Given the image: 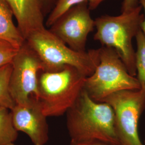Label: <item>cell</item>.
Here are the masks:
<instances>
[{"label": "cell", "mask_w": 145, "mask_h": 145, "mask_svg": "<svg viewBox=\"0 0 145 145\" xmlns=\"http://www.w3.org/2000/svg\"><path fill=\"white\" fill-rule=\"evenodd\" d=\"M101 102L109 104L114 110L120 145H144L138 132L139 121L145 109V93L141 89L120 91Z\"/></svg>", "instance_id": "obj_6"}, {"label": "cell", "mask_w": 145, "mask_h": 145, "mask_svg": "<svg viewBox=\"0 0 145 145\" xmlns=\"http://www.w3.org/2000/svg\"><path fill=\"white\" fill-rule=\"evenodd\" d=\"M15 145V144H14V143H12V144H9V145Z\"/></svg>", "instance_id": "obj_21"}, {"label": "cell", "mask_w": 145, "mask_h": 145, "mask_svg": "<svg viewBox=\"0 0 145 145\" xmlns=\"http://www.w3.org/2000/svg\"><path fill=\"white\" fill-rule=\"evenodd\" d=\"M70 145H116L101 141H90L85 142H76L71 141Z\"/></svg>", "instance_id": "obj_18"}, {"label": "cell", "mask_w": 145, "mask_h": 145, "mask_svg": "<svg viewBox=\"0 0 145 145\" xmlns=\"http://www.w3.org/2000/svg\"><path fill=\"white\" fill-rule=\"evenodd\" d=\"M105 1L106 0H57L48 16L45 25L50 27L66 11L74 5L83 2H87L89 9L93 10Z\"/></svg>", "instance_id": "obj_12"}, {"label": "cell", "mask_w": 145, "mask_h": 145, "mask_svg": "<svg viewBox=\"0 0 145 145\" xmlns=\"http://www.w3.org/2000/svg\"><path fill=\"white\" fill-rule=\"evenodd\" d=\"M11 71V63L0 68V106L10 110L12 109L16 104L9 90Z\"/></svg>", "instance_id": "obj_15"}, {"label": "cell", "mask_w": 145, "mask_h": 145, "mask_svg": "<svg viewBox=\"0 0 145 145\" xmlns=\"http://www.w3.org/2000/svg\"><path fill=\"white\" fill-rule=\"evenodd\" d=\"M11 65L9 90L15 104L26 103L32 97L38 99V76L44 67L26 41L18 49Z\"/></svg>", "instance_id": "obj_7"}, {"label": "cell", "mask_w": 145, "mask_h": 145, "mask_svg": "<svg viewBox=\"0 0 145 145\" xmlns=\"http://www.w3.org/2000/svg\"><path fill=\"white\" fill-rule=\"evenodd\" d=\"M135 67L141 89L145 93V35L140 30L135 37Z\"/></svg>", "instance_id": "obj_14"}, {"label": "cell", "mask_w": 145, "mask_h": 145, "mask_svg": "<svg viewBox=\"0 0 145 145\" xmlns=\"http://www.w3.org/2000/svg\"><path fill=\"white\" fill-rule=\"evenodd\" d=\"M99 63L93 74L86 78L84 89L97 102L113 93L141 89L137 78L128 72L117 53L112 48H99Z\"/></svg>", "instance_id": "obj_5"}, {"label": "cell", "mask_w": 145, "mask_h": 145, "mask_svg": "<svg viewBox=\"0 0 145 145\" xmlns=\"http://www.w3.org/2000/svg\"><path fill=\"white\" fill-rule=\"evenodd\" d=\"M139 5L132 10L117 16L105 15L95 20V40L102 46L112 48L117 53L130 74L136 76L135 51L132 40L141 30L144 18Z\"/></svg>", "instance_id": "obj_2"}, {"label": "cell", "mask_w": 145, "mask_h": 145, "mask_svg": "<svg viewBox=\"0 0 145 145\" xmlns=\"http://www.w3.org/2000/svg\"><path fill=\"white\" fill-rule=\"evenodd\" d=\"M139 5V0H123L121 8V12H125L130 11Z\"/></svg>", "instance_id": "obj_17"}, {"label": "cell", "mask_w": 145, "mask_h": 145, "mask_svg": "<svg viewBox=\"0 0 145 145\" xmlns=\"http://www.w3.org/2000/svg\"><path fill=\"white\" fill-rule=\"evenodd\" d=\"M139 3L144 12V18L141 24V30L145 35V0H139Z\"/></svg>", "instance_id": "obj_19"}, {"label": "cell", "mask_w": 145, "mask_h": 145, "mask_svg": "<svg viewBox=\"0 0 145 145\" xmlns=\"http://www.w3.org/2000/svg\"><path fill=\"white\" fill-rule=\"evenodd\" d=\"M14 17L5 0H0V39L9 42L19 49L25 43V39L15 24Z\"/></svg>", "instance_id": "obj_11"}, {"label": "cell", "mask_w": 145, "mask_h": 145, "mask_svg": "<svg viewBox=\"0 0 145 145\" xmlns=\"http://www.w3.org/2000/svg\"><path fill=\"white\" fill-rule=\"evenodd\" d=\"M71 66L54 72L42 71L38 76V100L44 114L59 117L75 103L84 89L86 78Z\"/></svg>", "instance_id": "obj_4"}, {"label": "cell", "mask_w": 145, "mask_h": 145, "mask_svg": "<svg viewBox=\"0 0 145 145\" xmlns=\"http://www.w3.org/2000/svg\"><path fill=\"white\" fill-rule=\"evenodd\" d=\"M18 50L9 42L0 39V68L11 64Z\"/></svg>", "instance_id": "obj_16"}, {"label": "cell", "mask_w": 145, "mask_h": 145, "mask_svg": "<svg viewBox=\"0 0 145 145\" xmlns=\"http://www.w3.org/2000/svg\"><path fill=\"white\" fill-rule=\"evenodd\" d=\"M24 39L31 33L45 27L43 0H5Z\"/></svg>", "instance_id": "obj_10"}, {"label": "cell", "mask_w": 145, "mask_h": 145, "mask_svg": "<svg viewBox=\"0 0 145 145\" xmlns=\"http://www.w3.org/2000/svg\"><path fill=\"white\" fill-rule=\"evenodd\" d=\"M57 0H43L44 1V10L45 11L47 10L48 8H49L52 4L55 5V3Z\"/></svg>", "instance_id": "obj_20"}, {"label": "cell", "mask_w": 145, "mask_h": 145, "mask_svg": "<svg viewBox=\"0 0 145 145\" xmlns=\"http://www.w3.org/2000/svg\"><path fill=\"white\" fill-rule=\"evenodd\" d=\"M95 27L87 2L74 5L66 11L50 28V31L75 51L83 52L88 35Z\"/></svg>", "instance_id": "obj_8"}, {"label": "cell", "mask_w": 145, "mask_h": 145, "mask_svg": "<svg viewBox=\"0 0 145 145\" xmlns=\"http://www.w3.org/2000/svg\"><path fill=\"white\" fill-rule=\"evenodd\" d=\"M144 145H145V143H144Z\"/></svg>", "instance_id": "obj_22"}, {"label": "cell", "mask_w": 145, "mask_h": 145, "mask_svg": "<svg viewBox=\"0 0 145 145\" xmlns=\"http://www.w3.org/2000/svg\"><path fill=\"white\" fill-rule=\"evenodd\" d=\"M16 129L29 136L34 145H45L48 140V126L38 99L32 97L25 104H16L10 110Z\"/></svg>", "instance_id": "obj_9"}, {"label": "cell", "mask_w": 145, "mask_h": 145, "mask_svg": "<svg viewBox=\"0 0 145 145\" xmlns=\"http://www.w3.org/2000/svg\"><path fill=\"white\" fill-rule=\"evenodd\" d=\"M66 114L71 141H101L120 145L115 129L114 110L107 103L93 100L84 89Z\"/></svg>", "instance_id": "obj_1"}, {"label": "cell", "mask_w": 145, "mask_h": 145, "mask_svg": "<svg viewBox=\"0 0 145 145\" xmlns=\"http://www.w3.org/2000/svg\"><path fill=\"white\" fill-rule=\"evenodd\" d=\"M25 41L40 60L44 71L54 72L71 66L88 77L99 64V48L75 51L46 27L31 33Z\"/></svg>", "instance_id": "obj_3"}, {"label": "cell", "mask_w": 145, "mask_h": 145, "mask_svg": "<svg viewBox=\"0 0 145 145\" xmlns=\"http://www.w3.org/2000/svg\"><path fill=\"white\" fill-rule=\"evenodd\" d=\"M18 132L13 123L10 110L0 106V145L14 143L18 138Z\"/></svg>", "instance_id": "obj_13"}]
</instances>
